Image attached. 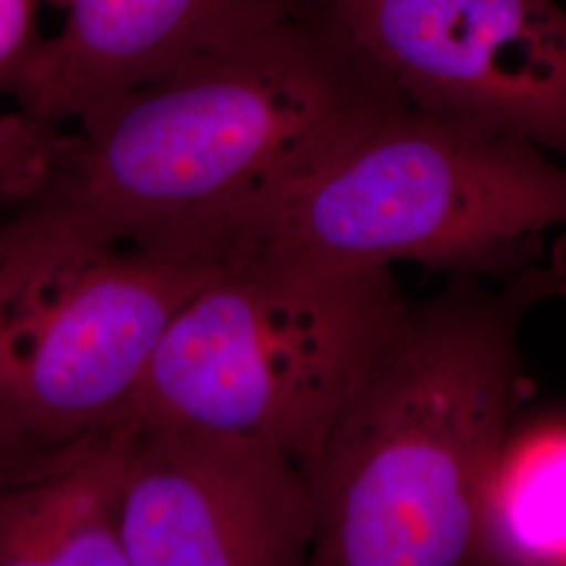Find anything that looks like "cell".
Masks as SVG:
<instances>
[{
	"label": "cell",
	"mask_w": 566,
	"mask_h": 566,
	"mask_svg": "<svg viewBox=\"0 0 566 566\" xmlns=\"http://www.w3.org/2000/svg\"><path fill=\"white\" fill-rule=\"evenodd\" d=\"M449 275L407 303L304 474L313 566L491 563L528 315L566 298V238L500 280Z\"/></svg>",
	"instance_id": "7a4b0ae2"
},
{
	"label": "cell",
	"mask_w": 566,
	"mask_h": 566,
	"mask_svg": "<svg viewBox=\"0 0 566 566\" xmlns=\"http://www.w3.org/2000/svg\"><path fill=\"white\" fill-rule=\"evenodd\" d=\"M407 303L392 266L240 252L168 325L130 418L259 439L306 470Z\"/></svg>",
	"instance_id": "277c9868"
},
{
	"label": "cell",
	"mask_w": 566,
	"mask_h": 566,
	"mask_svg": "<svg viewBox=\"0 0 566 566\" xmlns=\"http://www.w3.org/2000/svg\"><path fill=\"white\" fill-rule=\"evenodd\" d=\"M315 531L306 474L282 449L133 418L120 514L128 565H308Z\"/></svg>",
	"instance_id": "52a82bcc"
},
{
	"label": "cell",
	"mask_w": 566,
	"mask_h": 566,
	"mask_svg": "<svg viewBox=\"0 0 566 566\" xmlns=\"http://www.w3.org/2000/svg\"><path fill=\"white\" fill-rule=\"evenodd\" d=\"M34 219V206L30 202L18 203L13 212H9L7 217H0V264L7 259V254L11 252V248L25 233V229L30 227Z\"/></svg>",
	"instance_id": "4fadbf2b"
},
{
	"label": "cell",
	"mask_w": 566,
	"mask_h": 566,
	"mask_svg": "<svg viewBox=\"0 0 566 566\" xmlns=\"http://www.w3.org/2000/svg\"><path fill=\"white\" fill-rule=\"evenodd\" d=\"M133 418L0 489V566H130L122 546Z\"/></svg>",
	"instance_id": "9c48e42d"
},
{
	"label": "cell",
	"mask_w": 566,
	"mask_h": 566,
	"mask_svg": "<svg viewBox=\"0 0 566 566\" xmlns=\"http://www.w3.org/2000/svg\"><path fill=\"white\" fill-rule=\"evenodd\" d=\"M565 224L560 160L525 139L405 105L292 189L240 252L506 280L539 263L547 231Z\"/></svg>",
	"instance_id": "3957f363"
},
{
	"label": "cell",
	"mask_w": 566,
	"mask_h": 566,
	"mask_svg": "<svg viewBox=\"0 0 566 566\" xmlns=\"http://www.w3.org/2000/svg\"><path fill=\"white\" fill-rule=\"evenodd\" d=\"M405 105L308 0L91 109L42 193L112 240L224 263L292 189Z\"/></svg>",
	"instance_id": "6da1fadb"
},
{
	"label": "cell",
	"mask_w": 566,
	"mask_h": 566,
	"mask_svg": "<svg viewBox=\"0 0 566 566\" xmlns=\"http://www.w3.org/2000/svg\"><path fill=\"white\" fill-rule=\"evenodd\" d=\"M0 264V422L67 449L130 418L168 325L224 263L112 240L44 193Z\"/></svg>",
	"instance_id": "5b68a950"
},
{
	"label": "cell",
	"mask_w": 566,
	"mask_h": 566,
	"mask_svg": "<svg viewBox=\"0 0 566 566\" xmlns=\"http://www.w3.org/2000/svg\"><path fill=\"white\" fill-rule=\"evenodd\" d=\"M42 4L46 0H0V93H11L42 42Z\"/></svg>",
	"instance_id": "8fae6325"
},
{
	"label": "cell",
	"mask_w": 566,
	"mask_h": 566,
	"mask_svg": "<svg viewBox=\"0 0 566 566\" xmlns=\"http://www.w3.org/2000/svg\"><path fill=\"white\" fill-rule=\"evenodd\" d=\"M82 443L67 449H51L34 443L18 430L0 422V489L23 481L32 474H39L51 465L60 464L61 460H65Z\"/></svg>",
	"instance_id": "7c38bea8"
},
{
	"label": "cell",
	"mask_w": 566,
	"mask_h": 566,
	"mask_svg": "<svg viewBox=\"0 0 566 566\" xmlns=\"http://www.w3.org/2000/svg\"><path fill=\"white\" fill-rule=\"evenodd\" d=\"M65 11L9 95L61 126L229 42L296 15L308 0H46Z\"/></svg>",
	"instance_id": "ba28073f"
},
{
	"label": "cell",
	"mask_w": 566,
	"mask_h": 566,
	"mask_svg": "<svg viewBox=\"0 0 566 566\" xmlns=\"http://www.w3.org/2000/svg\"><path fill=\"white\" fill-rule=\"evenodd\" d=\"M407 105L506 133L566 166L556 0H313Z\"/></svg>",
	"instance_id": "8992f818"
},
{
	"label": "cell",
	"mask_w": 566,
	"mask_h": 566,
	"mask_svg": "<svg viewBox=\"0 0 566 566\" xmlns=\"http://www.w3.org/2000/svg\"><path fill=\"white\" fill-rule=\"evenodd\" d=\"M72 137L21 109L0 114V200L18 206L41 196Z\"/></svg>",
	"instance_id": "30bf717a"
}]
</instances>
